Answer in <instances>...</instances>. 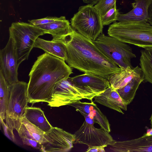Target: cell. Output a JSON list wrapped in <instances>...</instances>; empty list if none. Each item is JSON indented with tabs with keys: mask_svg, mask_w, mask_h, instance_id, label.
Listing matches in <instances>:
<instances>
[{
	"mask_svg": "<svg viewBox=\"0 0 152 152\" xmlns=\"http://www.w3.org/2000/svg\"><path fill=\"white\" fill-rule=\"evenodd\" d=\"M140 53V65L144 80L152 84V48L142 50Z\"/></svg>",
	"mask_w": 152,
	"mask_h": 152,
	"instance_id": "23",
	"label": "cell"
},
{
	"mask_svg": "<svg viewBox=\"0 0 152 152\" xmlns=\"http://www.w3.org/2000/svg\"><path fill=\"white\" fill-rule=\"evenodd\" d=\"M99 0H83L84 3L92 5L96 4Z\"/></svg>",
	"mask_w": 152,
	"mask_h": 152,
	"instance_id": "32",
	"label": "cell"
},
{
	"mask_svg": "<svg viewBox=\"0 0 152 152\" xmlns=\"http://www.w3.org/2000/svg\"><path fill=\"white\" fill-rule=\"evenodd\" d=\"M144 80L142 74L134 77L123 87L116 89L123 101L127 105L133 100L137 90Z\"/></svg>",
	"mask_w": 152,
	"mask_h": 152,
	"instance_id": "22",
	"label": "cell"
},
{
	"mask_svg": "<svg viewBox=\"0 0 152 152\" xmlns=\"http://www.w3.org/2000/svg\"><path fill=\"white\" fill-rule=\"evenodd\" d=\"M93 42L104 55L120 68L133 67L131 60L136 58V56L126 43L103 33Z\"/></svg>",
	"mask_w": 152,
	"mask_h": 152,
	"instance_id": "6",
	"label": "cell"
},
{
	"mask_svg": "<svg viewBox=\"0 0 152 152\" xmlns=\"http://www.w3.org/2000/svg\"><path fill=\"white\" fill-rule=\"evenodd\" d=\"M10 97L5 112L6 124L9 127L15 120L24 116L28 103V83L19 81L10 86Z\"/></svg>",
	"mask_w": 152,
	"mask_h": 152,
	"instance_id": "9",
	"label": "cell"
},
{
	"mask_svg": "<svg viewBox=\"0 0 152 152\" xmlns=\"http://www.w3.org/2000/svg\"><path fill=\"white\" fill-rule=\"evenodd\" d=\"M8 127L12 131L15 129L20 138L24 137L42 144L43 142L45 132L30 123L25 116L13 121Z\"/></svg>",
	"mask_w": 152,
	"mask_h": 152,
	"instance_id": "15",
	"label": "cell"
},
{
	"mask_svg": "<svg viewBox=\"0 0 152 152\" xmlns=\"http://www.w3.org/2000/svg\"><path fill=\"white\" fill-rule=\"evenodd\" d=\"M105 146L95 147L88 148L86 152H105L104 150Z\"/></svg>",
	"mask_w": 152,
	"mask_h": 152,
	"instance_id": "30",
	"label": "cell"
},
{
	"mask_svg": "<svg viewBox=\"0 0 152 152\" xmlns=\"http://www.w3.org/2000/svg\"><path fill=\"white\" fill-rule=\"evenodd\" d=\"M34 48H39L65 61L67 58L66 49L61 42L46 40L38 37L34 43Z\"/></svg>",
	"mask_w": 152,
	"mask_h": 152,
	"instance_id": "19",
	"label": "cell"
},
{
	"mask_svg": "<svg viewBox=\"0 0 152 152\" xmlns=\"http://www.w3.org/2000/svg\"><path fill=\"white\" fill-rule=\"evenodd\" d=\"M10 86L7 83L3 75L0 72V117L4 121L10 97Z\"/></svg>",
	"mask_w": 152,
	"mask_h": 152,
	"instance_id": "24",
	"label": "cell"
},
{
	"mask_svg": "<svg viewBox=\"0 0 152 152\" xmlns=\"http://www.w3.org/2000/svg\"><path fill=\"white\" fill-rule=\"evenodd\" d=\"M121 69L120 71L113 75L109 80L110 86L115 89L123 87L134 77L143 74L141 68L138 66L134 68L129 66Z\"/></svg>",
	"mask_w": 152,
	"mask_h": 152,
	"instance_id": "18",
	"label": "cell"
},
{
	"mask_svg": "<svg viewBox=\"0 0 152 152\" xmlns=\"http://www.w3.org/2000/svg\"><path fill=\"white\" fill-rule=\"evenodd\" d=\"M85 120L81 126L74 134L75 138L74 144H84L88 148L105 146L113 144L114 140L109 132L103 128H97L93 119L86 115H83Z\"/></svg>",
	"mask_w": 152,
	"mask_h": 152,
	"instance_id": "8",
	"label": "cell"
},
{
	"mask_svg": "<svg viewBox=\"0 0 152 152\" xmlns=\"http://www.w3.org/2000/svg\"><path fill=\"white\" fill-rule=\"evenodd\" d=\"M69 105L74 107L77 111L79 112L82 115H86L93 119L95 123L98 124L101 127L110 132V125L106 116L98 108L93 101L90 102H82L78 101Z\"/></svg>",
	"mask_w": 152,
	"mask_h": 152,
	"instance_id": "14",
	"label": "cell"
},
{
	"mask_svg": "<svg viewBox=\"0 0 152 152\" xmlns=\"http://www.w3.org/2000/svg\"><path fill=\"white\" fill-rule=\"evenodd\" d=\"M24 116L29 121L45 133L49 131L53 127L40 108L27 106Z\"/></svg>",
	"mask_w": 152,
	"mask_h": 152,
	"instance_id": "20",
	"label": "cell"
},
{
	"mask_svg": "<svg viewBox=\"0 0 152 152\" xmlns=\"http://www.w3.org/2000/svg\"><path fill=\"white\" fill-rule=\"evenodd\" d=\"M9 32L10 37L14 42L18 66L23 61L28 59L37 38L44 34L42 29L35 26L29 23L19 22L12 23Z\"/></svg>",
	"mask_w": 152,
	"mask_h": 152,
	"instance_id": "4",
	"label": "cell"
},
{
	"mask_svg": "<svg viewBox=\"0 0 152 152\" xmlns=\"http://www.w3.org/2000/svg\"><path fill=\"white\" fill-rule=\"evenodd\" d=\"M109 151L113 152H152V134H145L136 139L123 141H115L109 145Z\"/></svg>",
	"mask_w": 152,
	"mask_h": 152,
	"instance_id": "12",
	"label": "cell"
},
{
	"mask_svg": "<svg viewBox=\"0 0 152 152\" xmlns=\"http://www.w3.org/2000/svg\"><path fill=\"white\" fill-rule=\"evenodd\" d=\"M69 78L74 85L98 94L110 86L109 80L93 74L85 73Z\"/></svg>",
	"mask_w": 152,
	"mask_h": 152,
	"instance_id": "13",
	"label": "cell"
},
{
	"mask_svg": "<svg viewBox=\"0 0 152 152\" xmlns=\"http://www.w3.org/2000/svg\"><path fill=\"white\" fill-rule=\"evenodd\" d=\"M149 18L148 22L152 26V3L148 9Z\"/></svg>",
	"mask_w": 152,
	"mask_h": 152,
	"instance_id": "31",
	"label": "cell"
},
{
	"mask_svg": "<svg viewBox=\"0 0 152 152\" xmlns=\"http://www.w3.org/2000/svg\"><path fill=\"white\" fill-rule=\"evenodd\" d=\"M54 41L61 42L66 46L67 58L65 61L72 68L85 73L99 75L109 80L113 75L121 70L93 41L71 26L67 34Z\"/></svg>",
	"mask_w": 152,
	"mask_h": 152,
	"instance_id": "1",
	"label": "cell"
},
{
	"mask_svg": "<svg viewBox=\"0 0 152 152\" xmlns=\"http://www.w3.org/2000/svg\"><path fill=\"white\" fill-rule=\"evenodd\" d=\"M20 138L24 145L30 146L39 150L42 148V143L37 141L24 137H22Z\"/></svg>",
	"mask_w": 152,
	"mask_h": 152,
	"instance_id": "28",
	"label": "cell"
},
{
	"mask_svg": "<svg viewBox=\"0 0 152 152\" xmlns=\"http://www.w3.org/2000/svg\"><path fill=\"white\" fill-rule=\"evenodd\" d=\"M65 61L45 52L37 57L29 74L27 97L28 103L48 102L56 85L73 73Z\"/></svg>",
	"mask_w": 152,
	"mask_h": 152,
	"instance_id": "2",
	"label": "cell"
},
{
	"mask_svg": "<svg viewBox=\"0 0 152 152\" xmlns=\"http://www.w3.org/2000/svg\"><path fill=\"white\" fill-rule=\"evenodd\" d=\"M18 66L14 42L12 38L10 37L5 47L0 50V72L10 86L19 81Z\"/></svg>",
	"mask_w": 152,
	"mask_h": 152,
	"instance_id": "11",
	"label": "cell"
},
{
	"mask_svg": "<svg viewBox=\"0 0 152 152\" xmlns=\"http://www.w3.org/2000/svg\"><path fill=\"white\" fill-rule=\"evenodd\" d=\"M116 0H99L94 6L101 16L116 6Z\"/></svg>",
	"mask_w": 152,
	"mask_h": 152,
	"instance_id": "25",
	"label": "cell"
},
{
	"mask_svg": "<svg viewBox=\"0 0 152 152\" xmlns=\"http://www.w3.org/2000/svg\"><path fill=\"white\" fill-rule=\"evenodd\" d=\"M98 94L93 93L74 85L69 77L62 80L54 87L48 105L51 107H59L86 99L93 101Z\"/></svg>",
	"mask_w": 152,
	"mask_h": 152,
	"instance_id": "7",
	"label": "cell"
},
{
	"mask_svg": "<svg viewBox=\"0 0 152 152\" xmlns=\"http://www.w3.org/2000/svg\"><path fill=\"white\" fill-rule=\"evenodd\" d=\"M94 102H96L116 110L122 114V109L126 111L127 105L123 101L116 89L111 86L95 96Z\"/></svg>",
	"mask_w": 152,
	"mask_h": 152,
	"instance_id": "17",
	"label": "cell"
},
{
	"mask_svg": "<svg viewBox=\"0 0 152 152\" xmlns=\"http://www.w3.org/2000/svg\"><path fill=\"white\" fill-rule=\"evenodd\" d=\"M1 124H2L5 135L7 137L13 141L15 140L13 131L9 129L4 123V121L0 119Z\"/></svg>",
	"mask_w": 152,
	"mask_h": 152,
	"instance_id": "29",
	"label": "cell"
},
{
	"mask_svg": "<svg viewBox=\"0 0 152 152\" xmlns=\"http://www.w3.org/2000/svg\"><path fill=\"white\" fill-rule=\"evenodd\" d=\"M75 140V135L62 129L53 127L45 133L42 146V152H68L73 147Z\"/></svg>",
	"mask_w": 152,
	"mask_h": 152,
	"instance_id": "10",
	"label": "cell"
},
{
	"mask_svg": "<svg viewBox=\"0 0 152 152\" xmlns=\"http://www.w3.org/2000/svg\"><path fill=\"white\" fill-rule=\"evenodd\" d=\"M119 12L116 6L109 10L104 15L101 17L102 22L103 26L107 25L117 20Z\"/></svg>",
	"mask_w": 152,
	"mask_h": 152,
	"instance_id": "26",
	"label": "cell"
},
{
	"mask_svg": "<svg viewBox=\"0 0 152 152\" xmlns=\"http://www.w3.org/2000/svg\"><path fill=\"white\" fill-rule=\"evenodd\" d=\"M108 34L126 43L144 49L152 48V26L147 22H115L110 25Z\"/></svg>",
	"mask_w": 152,
	"mask_h": 152,
	"instance_id": "3",
	"label": "cell"
},
{
	"mask_svg": "<svg viewBox=\"0 0 152 152\" xmlns=\"http://www.w3.org/2000/svg\"><path fill=\"white\" fill-rule=\"evenodd\" d=\"M152 0H134L132 4L133 9L128 13H118V22L140 21L147 22L149 18L148 9Z\"/></svg>",
	"mask_w": 152,
	"mask_h": 152,
	"instance_id": "16",
	"label": "cell"
},
{
	"mask_svg": "<svg viewBox=\"0 0 152 152\" xmlns=\"http://www.w3.org/2000/svg\"><path fill=\"white\" fill-rule=\"evenodd\" d=\"M63 16L60 17H47L45 18L37 19L28 20V21L30 24L36 26L39 25L45 24L59 20L61 19Z\"/></svg>",
	"mask_w": 152,
	"mask_h": 152,
	"instance_id": "27",
	"label": "cell"
},
{
	"mask_svg": "<svg viewBox=\"0 0 152 152\" xmlns=\"http://www.w3.org/2000/svg\"><path fill=\"white\" fill-rule=\"evenodd\" d=\"M70 21L74 29L93 41L102 33L101 16L93 5L88 4L80 7Z\"/></svg>",
	"mask_w": 152,
	"mask_h": 152,
	"instance_id": "5",
	"label": "cell"
},
{
	"mask_svg": "<svg viewBox=\"0 0 152 152\" xmlns=\"http://www.w3.org/2000/svg\"><path fill=\"white\" fill-rule=\"evenodd\" d=\"M35 26L42 29L44 34L51 35L52 41H55L67 34L71 26L69 21L65 16L53 22Z\"/></svg>",
	"mask_w": 152,
	"mask_h": 152,
	"instance_id": "21",
	"label": "cell"
},
{
	"mask_svg": "<svg viewBox=\"0 0 152 152\" xmlns=\"http://www.w3.org/2000/svg\"><path fill=\"white\" fill-rule=\"evenodd\" d=\"M150 123L151 124V129H152V114L151 115V116L150 118Z\"/></svg>",
	"mask_w": 152,
	"mask_h": 152,
	"instance_id": "33",
	"label": "cell"
}]
</instances>
